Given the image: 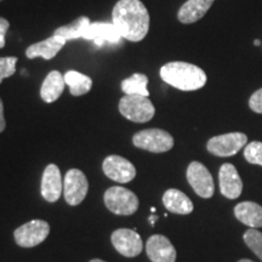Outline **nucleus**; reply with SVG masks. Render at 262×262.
Listing matches in <instances>:
<instances>
[{"instance_id": "nucleus-1", "label": "nucleus", "mask_w": 262, "mask_h": 262, "mask_svg": "<svg viewBox=\"0 0 262 262\" xmlns=\"http://www.w3.org/2000/svg\"><path fill=\"white\" fill-rule=\"evenodd\" d=\"M113 25L129 41H141L149 31V14L141 0H119L112 11Z\"/></svg>"}, {"instance_id": "nucleus-2", "label": "nucleus", "mask_w": 262, "mask_h": 262, "mask_svg": "<svg viewBox=\"0 0 262 262\" xmlns=\"http://www.w3.org/2000/svg\"><path fill=\"white\" fill-rule=\"evenodd\" d=\"M160 77L166 84L182 91L199 90L206 84V74L201 67L181 61L164 64Z\"/></svg>"}, {"instance_id": "nucleus-3", "label": "nucleus", "mask_w": 262, "mask_h": 262, "mask_svg": "<svg viewBox=\"0 0 262 262\" xmlns=\"http://www.w3.org/2000/svg\"><path fill=\"white\" fill-rule=\"evenodd\" d=\"M119 112L134 123H147L155 117L156 108L148 97L141 95H125L119 101Z\"/></svg>"}, {"instance_id": "nucleus-4", "label": "nucleus", "mask_w": 262, "mask_h": 262, "mask_svg": "<svg viewBox=\"0 0 262 262\" xmlns=\"http://www.w3.org/2000/svg\"><path fill=\"white\" fill-rule=\"evenodd\" d=\"M104 204L111 212L116 215H133L139 209L140 202L137 195L130 189L122 186L108 188L103 195Z\"/></svg>"}, {"instance_id": "nucleus-5", "label": "nucleus", "mask_w": 262, "mask_h": 262, "mask_svg": "<svg viewBox=\"0 0 262 262\" xmlns=\"http://www.w3.org/2000/svg\"><path fill=\"white\" fill-rule=\"evenodd\" d=\"M134 146L152 153L168 152L173 147V137L162 129H146L133 137Z\"/></svg>"}, {"instance_id": "nucleus-6", "label": "nucleus", "mask_w": 262, "mask_h": 262, "mask_svg": "<svg viewBox=\"0 0 262 262\" xmlns=\"http://www.w3.org/2000/svg\"><path fill=\"white\" fill-rule=\"evenodd\" d=\"M248 143V136L243 133H228L224 134V135H219L211 137L208 141V148L209 152L212 156L216 157H232L235 156L237 153L247 146Z\"/></svg>"}, {"instance_id": "nucleus-7", "label": "nucleus", "mask_w": 262, "mask_h": 262, "mask_svg": "<svg viewBox=\"0 0 262 262\" xmlns=\"http://www.w3.org/2000/svg\"><path fill=\"white\" fill-rule=\"evenodd\" d=\"M88 191L89 182L84 172L79 169L68 170L63 182V195L67 204L72 206L79 205L86 196Z\"/></svg>"}, {"instance_id": "nucleus-8", "label": "nucleus", "mask_w": 262, "mask_h": 262, "mask_svg": "<svg viewBox=\"0 0 262 262\" xmlns=\"http://www.w3.org/2000/svg\"><path fill=\"white\" fill-rule=\"evenodd\" d=\"M49 233H50V226L47 221L33 220L19 226L15 231L14 237L19 247L33 248L42 243L48 238Z\"/></svg>"}, {"instance_id": "nucleus-9", "label": "nucleus", "mask_w": 262, "mask_h": 262, "mask_svg": "<svg viewBox=\"0 0 262 262\" xmlns=\"http://www.w3.org/2000/svg\"><path fill=\"white\" fill-rule=\"evenodd\" d=\"M187 181L196 194L202 198H211L215 192L214 180L210 171L199 162H192L187 168Z\"/></svg>"}, {"instance_id": "nucleus-10", "label": "nucleus", "mask_w": 262, "mask_h": 262, "mask_svg": "<svg viewBox=\"0 0 262 262\" xmlns=\"http://www.w3.org/2000/svg\"><path fill=\"white\" fill-rule=\"evenodd\" d=\"M113 247L125 257H135L142 253L143 243L140 234L129 228H119L111 235Z\"/></svg>"}, {"instance_id": "nucleus-11", "label": "nucleus", "mask_w": 262, "mask_h": 262, "mask_svg": "<svg viewBox=\"0 0 262 262\" xmlns=\"http://www.w3.org/2000/svg\"><path fill=\"white\" fill-rule=\"evenodd\" d=\"M104 175L118 183H127L133 181L136 176L134 164L120 156H108L102 163Z\"/></svg>"}, {"instance_id": "nucleus-12", "label": "nucleus", "mask_w": 262, "mask_h": 262, "mask_svg": "<svg viewBox=\"0 0 262 262\" xmlns=\"http://www.w3.org/2000/svg\"><path fill=\"white\" fill-rule=\"evenodd\" d=\"M41 195L49 203H55L60 199L63 192L61 171L57 165L49 164L42 172L41 178Z\"/></svg>"}, {"instance_id": "nucleus-13", "label": "nucleus", "mask_w": 262, "mask_h": 262, "mask_svg": "<svg viewBox=\"0 0 262 262\" xmlns=\"http://www.w3.org/2000/svg\"><path fill=\"white\" fill-rule=\"evenodd\" d=\"M146 251L152 262H175L176 250L165 235L155 234L148 238Z\"/></svg>"}, {"instance_id": "nucleus-14", "label": "nucleus", "mask_w": 262, "mask_h": 262, "mask_svg": "<svg viewBox=\"0 0 262 262\" xmlns=\"http://www.w3.org/2000/svg\"><path fill=\"white\" fill-rule=\"evenodd\" d=\"M219 182L222 195L228 199H237L243 191V182L234 165L222 164L219 171Z\"/></svg>"}, {"instance_id": "nucleus-15", "label": "nucleus", "mask_w": 262, "mask_h": 262, "mask_svg": "<svg viewBox=\"0 0 262 262\" xmlns=\"http://www.w3.org/2000/svg\"><path fill=\"white\" fill-rule=\"evenodd\" d=\"M67 40L61 35L54 34L52 37L48 38L47 40H42L35 44H32L27 50H26V56L28 58L41 57L44 60H51L58 54V51L64 47Z\"/></svg>"}, {"instance_id": "nucleus-16", "label": "nucleus", "mask_w": 262, "mask_h": 262, "mask_svg": "<svg viewBox=\"0 0 262 262\" xmlns=\"http://www.w3.org/2000/svg\"><path fill=\"white\" fill-rule=\"evenodd\" d=\"M215 0H187L180 8L178 18L181 24L191 25L199 21L210 10Z\"/></svg>"}, {"instance_id": "nucleus-17", "label": "nucleus", "mask_w": 262, "mask_h": 262, "mask_svg": "<svg viewBox=\"0 0 262 262\" xmlns=\"http://www.w3.org/2000/svg\"><path fill=\"white\" fill-rule=\"evenodd\" d=\"M84 39H89L96 42L97 47L103 45V42H119L122 35L119 34L116 26L113 24H107V22H94L89 26L86 33H85Z\"/></svg>"}, {"instance_id": "nucleus-18", "label": "nucleus", "mask_w": 262, "mask_h": 262, "mask_svg": "<svg viewBox=\"0 0 262 262\" xmlns=\"http://www.w3.org/2000/svg\"><path fill=\"white\" fill-rule=\"evenodd\" d=\"M163 204L166 210L178 215H188L193 211V203L191 199L176 188H170L164 193Z\"/></svg>"}, {"instance_id": "nucleus-19", "label": "nucleus", "mask_w": 262, "mask_h": 262, "mask_svg": "<svg viewBox=\"0 0 262 262\" xmlns=\"http://www.w3.org/2000/svg\"><path fill=\"white\" fill-rule=\"evenodd\" d=\"M64 75L58 71H51L42 81L40 88V97L44 102L52 103L57 101L64 90Z\"/></svg>"}, {"instance_id": "nucleus-20", "label": "nucleus", "mask_w": 262, "mask_h": 262, "mask_svg": "<svg viewBox=\"0 0 262 262\" xmlns=\"http://www.w3.org/2000/svg\"><path fill=\"white\" fill-rule=\"evenodd\" d=\"M234 215L250 228L262 227V206L254 202H242L234 208Z\"/></svg>"}, {"instance_id": "nucleus-21", "label": "nucleus", "mask_w": 262, "mask_h": 262, "mask_svg": "<svg viewBox=\"0 0 262 262\" xmlns=\"http://www.w3.org/2000/svg\"><path fill=\"white\" fill-rule=\"evenodd\" d=\"M66 85L70 88L71 95L73 96H83L88 94L93 88V80L90 77L77 71H68L64 74Z\"/></svg>"}, {"instance_id": "nucleus-22", "label": "nucleus", "mask_w": 262, "mask_h": 262, "mask_svg": "<svg viewBox=\"0 0 262 262\" xmlns=\"http://www.w3.org/2000/svg\"><path fill=\"white\" fill-rule=\"evenodd\" d=\"M90 25V19L88 18L86 16H81V17L77 18L75 21L72 22V24L62 26V27L57 28L54 34L61 35V37H63L66 40H73V39L84 38L85 33H86Z\"/></svg>"}, {"instance_id": "nucleus-23", "label": "nucleus", "mask_w": 262, "mask_h": 262, "mask_svg": "<svg viewBox=\"0 0 262 262\" xmlns=\"http://www.w3.org/2000/svg\"><path fill=\"white\" fill-rule=\"evenodd\" d=\"M148 78L142 73H135L122 81V90L125 95H141L148 97L149 91L147 90Z\"/></svg>"}, {"instance_id": "nucleus-24", "label": "nucleus", "mask_w": 262, "mask_h": 262, "mask_svg": "<svg viewBox=\"0 0 262 262\" xmlns=\"http://www.w3.org/2000/svg\"><path fill=\"white\" fill-rule=\"evenodd\" d=\"M244 242L253 253L262 261V233L256 228H249L244 233Z\"/></svg>"}, {"instance_id": "nucleus-25", "label": "nucleus", "mask_w": 262, "mask_h": 262, "mask_svg": "<svg viewBox=\"0 0 262 262\" xmlns=\"http://www.w3.org/2000/svg\"><path fill=\"white\" fill-rule=\"evenodd\" d=\"M244 157L250 164L262 166V142L253 141L248 143L244 148Z\"/></svg>"}, {"instance_id": "nucleus-26", "label": "nucleus", "mask_w": 262, "mask_h": 262, "mask_svg": "<svg viewBox=\"0 0 262 262\" xmlns=\"http://www.w3.org/2000/svg\"><path fill=\"white\" fill-rule=\"evenodd\" d=\"M17 57H0V84L2 81L15 74Z\"/></svg>"}, {"instance_id": "nucleus-27", "label": "nucleus", "mask_w": 262, "mask_h": 262, "mask_svg": "<svg viewBox=\"0 0 262 262\" xmlns=\"http://www.w3.org/2000/svg\"><path fill=\"white\" fill-rule=\"evenodd\" d=\"M249 107L255 113L262 114V88L251 95L250 100H249Z\"/></svg>"}, {"instance_id": "nucleus-28", "label": "nucleus", "mask_w": 262, "mask_h": 262, "mask_svg": "<svg viewBox=\"0 0 262 262\" xmlns=\"http://www.w3.org/2000/svg\"><path fill=\"white\" fill-rule=\"evenodd\" d=\"M9 27H10L9 21H6L5 18L0 17V49L5 47V37H6V33H8Z\"/></svg>"}, {"instance_id": "nucleus-29", "label": "nucleus", "mask_w": 262, "mask_h": 262, "mask_svg": "<svg viewBox=\"0 0 262 262\" xmlns=\"http://www.w3.org/2000/svg\"><path fill=\"white\" fill-rule=\"evenodd\" d=\"M6 126V122H5V117H4V104H3L2 98H0V133L5 130Z\"/></svg>"}, {"instance_id": "nucleus-30", "label": "nucleus", "mask_w": 262, "mask_h": 262, "mask_svg": "<svg viewBox=\"0 0 262 262\" xmlns=\"http://www.w3.org/2000/svg\"><path fill=\"white\" fill-rule=\"evenodd\" d=\"M157 220H158V216L155 215V214H152V215H150L149 217H148V221L150 222V225H152V226H155Z\"/></svg>"}, {"instance_id": "nucleus-31", "label": "nucleus", "mask_w": 262, "mask_h": 262, "mask_svg": "<svg viewBox=\"0 0 262 262\" xmlns=\"http://www.w3.org/2000/svg\"><path fill=\"white\" fill-rule=\"evenodd\" d=\"M254 45H255V47H260L261 40H258V39H256V40H254Z\"/></svg>"}, {"instance_id": "nucleus-32", "label": "nucleus", "mask_w": 262, "mask_h": 262, "mask_svg": "<svg viewBox=\"0 0 262 262\" xmlns=\"http://www.w3.org/2000/svg\"><path fill=\"white\" fill-rule=\"evenodd\" d=\"M90 262H106V261H103V260H100V258H94V260H91Z\"/></svg>"}, {"instance_id": "nucleus-33", "label": "nucleus", "mask_w": 262, "mask_h": 262, "mask_svg": "<svg viewBox=\"0 0 262 262\" xmlns=\"http://www.w3.org/2000/svg\"><path fill=\"white\" fill-rule=\"evenodd\" d=\"M238 262H254V261L249 260V258H243V260H239Z\"/></svg>"}, {"instance_id": "nucleus-34", "label": "nucleus", "mask_w": 262, "mask_h": 262, "mask_svg": "<svg viewBox=\"0 0 262 262\" xmlns=\"http://www.w3.org/2000/svg\"><path fill=\"white\" fill-rule=\"evenodd\" d=\"M150 211H152V212H156V208H150Z\"/></svg>"}, {"instance_id": "nucleus-35", "label": "nucleus", "mask_w": 262, "mask_h": 262, "mask_svg": "<svg viewBox=\"0 0 262 262\" xmlns=\"http://www.w3.org/2000/svg\"><path fill=\"white\" fill-rule=\"evenodd\" d=\"M0 2H2V0H0Z\"/></svg>"}]
</instances>
